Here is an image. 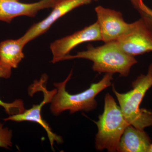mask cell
I'll use <instances>...</instances> for the list:
<instances>
[{"label": "cell", "mask_w": 152, "mask_h": 152, "mask_svg": "<svg viewBox=\"0 0 152 152\" xmlns=\"http://www.w3.org/2000/svg\"><path fill=\"white\" fill-rule=\"evenodd\" d=\"M75 58L92 61L93 70L99 73H119L122 77H127L131 68L137 63L135 57L125 53L116 42L105 43L97 47L90 45L86 50L78 52L74 56L67 55L62 61Z\"/></svg>", "instance_id": "cell-1"}, {"label": "cell", "mask_w": 152, "mask_h": 152, "mask_svg": "<svg viewBox=\"0 0 152 152\" xmlns=\"http://www.w3.org/2000/svg\"><path fill=\"white\" fill-rule=\"evenodd\" d=\"M132 89L126 93L117 91L113 85L112 90L117 98L125 119L130 125L139 129L152 126V112L140 108L146 93L152 87V64L146 75H141L132 83Z\"/></svg>", "instance_id": "cell-2"}, {"label": "cell", "mask_w": 152, "mask_h": 152, "mask_svg": "<svg viewBox=\"0 0 152 152\" xmlns=\"http://www.w3.org/2000/svg\"><path fill=\"white\" fill-rule=\"evenodd\" d=\"M72 75V71L64 81L54 84L57 91L52 100L50 110L54 115H59L66 110L73 114L80 111L89 112L95 110L97 106L96 96L111 86L113 80V74L106 73L100 81L92 84L83 92L71 94L66 91V86Z\"/></svg>", "instance_id": "cell-3"}, {"label": "cell", "mask_w": 152, "mask_h": 152, "mask_svg": "<svg viewBox=\"0 0 152 152\" xmlns=\"http://www.w3.org/2000/svg\"><path fill=\"white\" fill-rule=\"evenodd\" d=\"M95 123L98 128L95 137L96 149L118 152L121 137L125 129L130 124L125 119L120 106L110 94L105 96L103 113Z\"/></svg>", "instance_id": "cell-4"}, {"label": "cell", "mask_w": 152, "mask_h": 152, "mask_svg": "<svg viewBox=\"0 0 152 152\" xmlns=\"http://www.w3.org/2000/svg\"><path fill=\"white\" fill-rule=\"evenodd\" d=\"M47 76L44 75L42 76L39 81H36L31 87L29 93H35L41 91L43 93L44 99L42 102L39 104L34 105L29 110H25L21 113L10 115L4 119V121H11L15 122L31 121L34 122L41 125L45 129L48 134L51 147L53 148L54 143L57 142L58 144L63 142V140L61 136L57 135L52 132L51 129L46 121L43 119L41 115L42 107L46 104L51 103L54 96L57 92V89L51 91H48L45 86L46 82Z\"/></svg>", "instance_id": "cell-5"}, {"label": "cell", "mask_w": 152, "mask_h": 152, "mask_svg": "<svg viewBox=\"0 0 152 152\" xmlns=\"http://www.w3.org/2000/svg\"><path fill=\"white\" fill-rule=\"evenodd\" d=\"M120 48L135 57L152 52V31L143 19L131 23L129 31L116 41Z\"/></svg>", "instance_id": "cell-6"}, {"label": "cell", "mask_w": 152, "mask_h": 152, "mask_svg": "<svg viewBox=\"0 0 152 152\" xmlns=\"http://www.w3.org/2000/svg\"><path fill=\"white\" fill-rule=\"evenodd\" d=\"M102 41L100 30L98 23L84 28L72 34L55 41L50 45L53 64L62 61L76 46L83 43Z\"/></svg>", "instance_id": "cell-7"}, {"label": "cell", "mask_w": 152, "mask_h": 152, "mask_svg": "<svg viewBox=\"0 0 152 152\" xmlns=\"http://www.w3.org/2000/svg\"><path fill=\"white\" fill-rule=\"evenodd\" d=\"M95 10L102 41L105 43L116 42L130 29L131 23L125 21L121 12L102 6L97 7Z\"/></svg>", "instance_id": "cell-8"}, {"label": "cell", "mask_w": 152, "mask_h": 152, "mask_svg": "<svg viewBox=\"0 0 152 152\" xmlns=\"http://www.w3.org/2000/svg\"><path fill=\"white\" fill-rule=\"evenodd\" d=\"M97 0H62L53 7L50 14L43 20L34 24L20 37L25 45L48 31L52 25L61 17L80 6Z\"/></svg>", "instance_id": "cell-9"}, {"label": "cell", "mask_w": 152, "mask_h": 152, "mask_svg": "<svg viewBox=\"0 0 152 152\" xmlns=\"http://www.w3.org/2000/svg\"><path fill=\"white\" fill-rule=\"evenodd\" d=\"M58 0H40L37 2L26 4L16 0H0V21L10 23L16 17H34L40 10L53 8Z\"/></svg>", "instance_id": "cell-10"}, {"label": "cell", "mask_w": 152, "mask_h": 152, "mask_svg": "<svg viewBox=\"0 0 152 152\" xmlns=\"http://www.w3.org/2000/svg\"><path fill=\"white\" fill-rule=\"evenodd\" d=\"M151 144V139L145 131L129 125L121 137L118 152H148Z\"/></svg>", "instance_id": "cell-11"}, {"label": "cell", "mask_w": 152, "mask_h": 152, "mask_svg": "<svg viewBox=\"0 0 152 152\" xmlns=\"http://www.w3.org/2000/svg\"><path fill=\"white\" fill-rule=\"evenodd\" d=\"M25 45L20 38L0 43V66L10 69L18 67L24 58L23 49Z\"/></svg>", "instance_id": "cell-12"}, {"label": "cell", "mask_w": 152, "mask_h": 152, "mask_svg": "<svg viewBox=\"0 0 152 152\" xmlns=\"http://www.w3.org/2000/svg\"><path fill=\"white\" fill-rule=\"evenodd\" d=\"M12 69L0 66V78L8 79L10 77ZM0 106L4 109L6 113L10 115L21 113L25 109L23 102L16 99L12 103H6L0 99Z\"/></svg>", "instance_id": "cell-13"}, {"label": "cell", "mask_w": 152, "mask_h": 152, "mask_svg": "<svg viewBox=\"0 0 152 152\" xmlns=\"http://www.w3.org/2000/svg\"><path fill=\"white\" fill-rule=\"evenodd\" d=\"M12 132L9 128L4 127V124L0 123V147L8 149L12 147Z\"/></svg>", "instance_id": "cell-14"}, {"label": "cell", "mask_w": 152, "mask_h": 152, "mask_svg": "<svg viewBox=\"0 0 152 152\" xmlns=\"http://www.w3.org/2000/svg\"><path fill=\"white\" fill-rule=\"evenodd\" d=\"M140 15L141 18L146 23L152 31V10L146 5L142 4L136 9Z\"/></svg>", "instance_id": "cell-15"}, {"label": "cell", "mask_w": 152, "mask_h": 152, "mask_svg": "<svg viewBox=\"0 0 152 152\" xmlns=\"http://www.w3.org/2000/svg\"><path fill=\"white\" fill-rule=\"evenodd\" d=\"M136 9L144 4L143 0H130Z\"/></svg>", "instance_id": "cell-16"}, {"label": "cell", "mask_w": 152, "mask_h": 152, "mask_svg": "<svg viewBox=\"0 0 152 152\" xmlns=\"http://www.w3.org/2000/svg\"><path fill=\"white\" fill-rule=\"evenodd\" d=\"M148 152H152V144H151V146L149 149Z\"/></svg>", "instance_id": "cell-17"}, {"label": "cell", "mask_w": 152, "mask_h": 152, "mask_svg": "<svg viewBox=\"0 0 152 152\" xmlns=\"http://www.w3.org/2000/svg\"><path fill=\"white\" fill-rule=\"evenodd\" d=\"M58 1H62V0H58Z\"/></svg>", "instance_id": "cell-18"}, {"label": "cell", "mask_w": 152, "mask_h": 152, "mask_svg": "<svg viewBox=\"0 0 152 152\" xmlns=\"http://www.w3.org/2000/svg\"><path fill=\"white\" fill-rule=\"evenodd\" d=\"M16 1H18V0H16Z\"/></svg>", "instance_id": "cell-19"}]
</instances>
